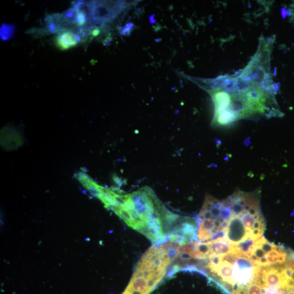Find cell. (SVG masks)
Listing matches in <instances>:
<instances>
[{
	"label": "cell",
	"mask_w": 294,
	"mask_h": 294,
	"mask_svg": "<svg viewBox=\"0 0 294 294\" xmlns=\"http://www.w3.org/2000/svg\"><path fill=\"white\" fill-rule=\"evenodd\" d=\"M269 56L258 52L238 77L217 78L208 91L215 107L212 125L225 127L243 119L280 115L269 67Z\"/></svg>",
	"instance_id": "cell-1"
},
{
	"label": "cell",
	"mask_w": 294,
	"mask_h": 294,
	"mask_svg": "<svg viewBox=\"0 0 294 294\" xmlns=\"http://www.w3.org/2000/svg\"><path fill=\"white\" fill-rule=\"evenodd\" d=\"M81 37L71 31H65L56 37V44L62 50L69 49L75 46L81 41Z\"/></svg>",
	"instance_id": "cell-2"
},
{
	"label": "cell",
	"mask_w": 294,
	"mask_h": 294,
	"mask_svg": "<svg viewBox=\"0 0 294 294\" xmlns=\"http://www.w3.org/2000/svg\"><path fill=\"white\" fill-rule=\"evenodd\" d=\"M15 29L13 25L3 24L1 28V38L3 40H8L12 37Z\"/></svg>",
	"instance_id": "cell-3"
},
{
	"label": "cell",
	"mask_w": 294,
	"mask_h": 294,
	"mask_svg": "<svg viewBox=\"0 0 294 294\" xmlns=\"http://www.w3.org/2000/svg\"><path fill=\"white\" fill-rule=\"evenodd\" d=\"M92 35L94 37L97 36L99 35L100 34V30L98 29H94L93 31H92Z\"/></svg>",
	"instance_id": "cell-4"
}]
</instances>
